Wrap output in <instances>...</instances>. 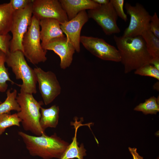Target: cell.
I'll return each instance as SVG.
<instances>
[{
    "mask_svg": "<svg viewBox=\"0 0 159 159\" xmlns=\"http://www.w3.org/2000/svg\"><path fill=\"white\" fill-rule=\"evenodd\" d=\"M113 38L120 55V62L124 67L125 73L150 64L152 57L141 36L125 37L114 35Z\"/></svg>",
    "mask_w": 159,
    "mask_h": 159,
    "instance_id": "1",
    "label": "cell"
},
{
    "mask_svg": "<svg viewBox=\"0 0 159 159\" xmlns=\"http://www.w3.org/2000/svg\"><path fill=\"white\" fill-rule=\"evenodd\" d=\"M18 134L31 155L43 159H60L69 144L58 136L56 133L50 136L46 134L36 136L20 131Z\"/></svg>",
    "mask_w": 159,
    "mask_h": 159,
    "instance_id": "2",
    "label": "cell"
},
{
    "mask_svg": "<svg viewBox=\"0 0 159 159\" xmlns=\"http://www.w3.org/2000/svg\"><path fill=\"white\" fill-rule=\"evenodd\" d=\"M20 111L16 113L21 120V123L24 130L29 131L36 136L46 134L40 125L41 116L40 108L44 103L37 101L32 94L20 91L16 97Z\"/></svg>",
    "mask_w": 159,
    "mask_h": 159,
    "instance_id": "3",
    "label": "cell"
},
{
    "mask_svg": "<svg viewBox=\"0 0 159 159\" xmlns=\"http://www.w3.org/2000/svg\"><path fill=\"white\" fill-rule=\"evenodd\" d=\"M5 62L11 68L16 79L22 80L21 84H16L20 87V91L32 94H36V74L34 69L27 63L23 52L19 50L9 52L6 54Z\"/></svg>",
    "mask_w": 159,
    "mask_h": 159,
    "instance_id": "4",
    "label": "cell"
},
{
    "mask_svg": "<svg viewBox=\"0 0 159 159\" xmlns=\"http://www.w3.org/2000/svg\"><path fill=\"white\" fill-rule=\"evenodd\" d=\"M39 21L32 16L31 22L23 38V53L32 64H37L47 60V51L44 49L40 43Z\"/></svg>",
    "mask_w": 159,
    "mask_h": 159,
    "instance_id": "5",
    "label": "cell"
},
{
    "mask_svg": "<svg viewBox=\"0 0 159 159\" xmlns=\"http://www.w3.org/2000/svg\"><path fill=\"white\" fill-rule=\"evenodd\" d=\"M32 2L24 9L14 11L10 31L12 37L10 52L19 50L23 53L22 42L23 37L30 25L32 15Z\"/></svg>",
    "mask_w": 159,
    "mask_h": 159,
    "instance_id": "6",
    "label": "cell"
},
{
    "mask_svg": "<svg viewBox=\"0 0 159 159\" xmlns=\"http://www.w3.org/2000/svg\"><path fill=\"white\" fill-rule=\"evenodd\" d=\"M125 8L127 13L130 16V21L122 36L134 37L141 36L144 32L149 29L152 16L143 6L138 3L132 6L126 3Z\"/></svg>",
    "mask_w": 159,
    "mask_h": 159,
    "instance_id": "7",
    "label": "cell"
},
{
    "mask_svg": "<svg viewBox=\"0 0 159 159\" xmlns=\"http://www.w3.org/2000/svg\"><path fill=\"white\" fill-rule=\"evenodd\" d=\"M34 69L44 103L46 105H49L60 94L61 91L60 84L53 72H46L38 67Z\"/></svg>",
    "mask_w": 159,
    "mask_h": 159,
    "instance_id": "8",
    "label": "cell"
},
{
    "mask_svg": "<svg viewBox=\"0 0 159 159\" xmlns=\"http://www.w3.org/2000/svg\"><path fill=\"white\" fill-rule=\"evenodd\" d=\"M80 42L92 54L102 60L116 62L121 61L117 49L102 39L82 36H81Z\"/></svg>",
    "mask_w": 159,
    "mask_h": 159,
    "instance_id": "9",
    "label": "cell"
},
{
    "mask_svg": "<svg viewBox=\"0 0 159 159\" xmlns=\"http://www.w3.org/2000/svg\"><path fill=\"white\" fill-rule=\"evenodd\" d=\"M87 14L89 18L94 19L105 34L110 35L120 32L117 24L118 16L110 1L106 4L89 10Z\"/></svg>",
    "mask_w": 159,
    "mask_h": 159,
    "instance_id": "10",
    "label": "cell"
},
{
    "mask_svg": "<svg viewBox=\"0 0 159 159\" xmlns=\"http://www.w3.org/2000/svg\"><path fill=\"white\" fill-rule=\"evenodd\" d=\"M32 15L40 21L53 19L60 23L68 20L67 15L58 0H32Z\"/></svg>",
    "mask_w": 159,
    "mask_h": 159,
    "instance_id": "11",
    "label": "cell"
},
{
    "mask_svg": "<svg viewBox=\"0 0 159 159\" xmlns=\"http://www.w3.org/2000/svg\"><path fill=\"white\" fill-rule=\"evenodd\" d=\"M89 17L86 10L82 11L72 19L60 23V27L67 39L74 47L75 51L80 50V34L82 29Z\"/></svg>",
    "mask_w": 159,
    "mask_h": 159,
    "instance_id": "12",
    "label": "cell"
},
{
    "mask_svg": "<svg viewBox=\"0 0 159 159\" xmlns=\"http://www.w3.org/2000/svg\"><path fill=\"white\" fill-rule=\"evenodd\" d=\"M45 50H52L59 56L60 59V66L65 69L71 65L75 50L66 37L53 39L42 47Z\"/></svg>",
    "mask_w": 159,
    "mask_h": 159,
    "instance_id": "13",
    "label": "cell"
},
{
    "mask_svg": "<svg viewBox=\"0 0 159 159\" xmlns=\"http://www.w3.org/2000/svg\"><path fill=\"white\" fill-rule=\"evenodd\" d=\"M41 44L43 47L52 39L65 37L60 27V22L53 19H45L39 21Z\"/></svg>",
    "mask_w": 159,
    "mask_h": 159,
    "instance_id": "14",
    "label": "cell"
},
{
    "mask_svg": "<svg viewBox=\"0 0 159 159\" xmlns=\"http://www.w3.org/2000/svg\"><path fill=\"white\" fill-rule=\"evenodd\" d=\"M69 20L80 12L87 9H96L101 5L93 0H59Z\"/></svg>",
    "mask_w": 159,
    "mask_h": 159,
    "instance_id": "15",
    "label": "cell"
},
{
    "mask_svg": "<svg viewBox=\"0 0 159 159\" xmlns=\"http://www.w3.org/2000/svg\"><path fill=\"white\" fill-rule=\"evenodd\" d=\"M74 122H72L71 125H73L75 129L74 137L72 138V141L69 145L64 152L60 159H72L76 158L77 159H83L84 157L86 155V150L83 143L79 146L77 141V135L78 128L80 127L87 125L90 127V123L83 124L81 121H78L77 118H75Z\"/></svg>",
    "mask_w": 159,
    "mask_h": 159,
    "instance_id": "16",
    "label": "cell"
},
{
    "mask_svg": "<svg viewBox=\"0 0 159 159\" xmlns=\"http://www.w3.org/2000/svg\"><path fill=\"white\" fill-rule=\"evenodd\" d=\"M59 108L54 105L48 108L42 107L40 108L41 116L39 124L42 129L45 131L48 127L55 128L58 125Z\"/></svg>",
    "mask_w": 159,
    "mask_h": 159,
    "instance_id": "17",
    "label": "cell"
},
{
    "mask_svg": "<svg viewBox=\"0 0 159 159\" xmlns=\"http://www.w3.org/2000/svg\"><path fill=\"white\" fill-rule=\"evenodd\" d=\"M14 13L9 2L0 4V34L6 35L10 31Z\"/></svg>",
    "mask_w": 159,
    "mask_h": 159,
    "instance_id": "18",
    "label": "cell"
},
{
    "mask_svg": "<svg viewBox=\"0 0 159 159\" xmlns=\"http://www.w3.org/2000/svg\"><path fill=\"white\" fill-rule=\"evenodd\" d=\"M7 97L3 102L0 104V115L4 114H10L11 111H20V107L16 100L17 92L16 89L11 92L10 90L6 92Z\"/></svg>",
    "mask_w": 159,
    "mask_h": 159,
    "instance_id": "19",
    "label": "cell"
},
{
    "mask_svg": "<svg viewBox=\"0 0 159 159\" xmlns=\"http://www.w3.org/2000/svg\"><path fill=\"white\" fill-rule=\"evenodd\" d=\"M144 40L147 49L152 58L159 57V38L149 29L141 36Z\"/></svg>",
    "mask_w": 159,
    "mask_h": 159,
    "instance_id": "20",
    "label": "cell"
},
{
    "mask_svg": "<svg viewBox=\"0 0 159 159\" xmlns=\"http://www.w3.org/2000/svg\"><path fill=\"white\" fill-rule=\"evenodd\" d=\"M159 96L157 98L153 96L136 106L134 110L142 112L145 115L156 114L159 111Z\"/></svg>",
    "mask_w": 159,
    "mask_h": 159,
    "instance_id": "21",
    "label": "cell"
},
{
    "mask_svg": "<svg viewBox=\"0 0 159 159\" xmlns=\"http://www.w3.org/2000/svg\"><path fill=\"white\" fill-rule=\"evenodd\" d=\"M5 57L6 54L0 50V92H5L7 89V81L15 84L10 78L8 69L5 66Z\"/></svg>",
    "mask_w": 159,
    "mask_h": 159,
    "instance_id": "22",
    "label": "cell"
},
{
    "mask_svg": "<svg viewBox=\"0 0 159 159\" xmlns=\"http://www.w3.org/2000/svg\"><path fill=\"white\" fill-rule=\"evenodd\" d=\"M21 121L16 113L0 115V135H2L8 127L13 126L19 127Z\"/></svg>",
    "mask_w": 159,
    "mask_h": 159,
    "instance_id": "23",
    "label": "cell"
},
{
    "mask_svg": "<svg viewBox=\"0 0 159 159\" xmlns=\"http://www.w3.org/2000/svg\"><path fill=\"white\" fill-rule=\"evenodd\" d=\"M135 74L154 78L159 80V70L150 64L145 65L135 70Z\"/></svg>",
    "mask_w": 159,
    "mask_h": 159,
    "instance_id": "24",
    "label": "cell"
},
{
    "mask_svg": "<svg viewBox=\"0 0 159 159\" xmlns=\"http://www.w3.org/2000/svg\"><path fill=\"white\" fill-rule=\"evenodd\" d=\"M110 2L112 5L118 16L120 17L125 21H126L127 20V16L124 12L123 9L124 1L110 0Z\"/></svg>",
    "mask_w": 159,
    "mask_h": 159,
    "instance_id": "25",
    "label": "cell"
},
{
    "mask_svg": "<svg viewBox=\"0 0 159 159\" xmlns=\"http://www.w3.org/2000/svg\"><path fill=\"white\" fill-rule=\"evenodd\" d=\"M12 37L9 34H0V50L5 54L10 52V41Z\"/></svg>",
    "mask_w": 159,
    "mask_h": 159,
    "instance_id": "26",
    "label": "cell"
},
{
    "mask_svg": "<svg viewBox=\"0 0 159 159\" xmlns=\"http://www.w3.org/2000/svg\"><path fill=\"white\" fill-rule=\"evenodd\" d=\"M149 29L155 36L159 38V19L156 12L151 16Z\"/></svg>",
    "mask_w": 159,
    "mask_h": 159,
    "instance_id": "27",
    "label": "cell"
},
{
    "mask_svg": "<svg viewBox=\"0 0 159 159\" xmlns=\"http://www.w3.org/2000/svg\"><path fill=\"white\" fill-rule=\"evenodd\" d=\"M32 0H11L9 2L14 11L25 8Z\"/></svg>",
    "mask_w": 159,
    "mask_h": 159,
    "instance_id": "28",
    "label": "cell"
},
{
    "mask_svg": "<svg viewBox=\"0 0 159 159\" xmlns=\"http://www.w3.org/2000/svg\"><path fill=\"white\" fill-rule=\"evenodd\" d=\"M128 149L132 156L133 159H143V157L139 155L138 153L136 148L129 147Z\"/></svg>",
    "mask_w": 159,
    "mask_h": 159,
    "instance_id": "29",
    "label": "cell"
},
{
    "mask_svg": "<svg viewBox=\"0 0 159 159\" xmlns=\"http://www.w3.org/2000/svg\"><path fill=\"white\" fill-rule=\"evenodd\" d=\"M150 64L159 70V57L152 58Z\"/></svg>",
    "mask_w": 159,
    "mask_h": 159,
    "instance_id": "30",
    "label": "cell"
},
{
    "mask_svg": "<svg viewBox=\"0 0 159 159\" xmlns=\"http://www.w3.org/2000/svg\"><path fill=\"white\" fill-rule=\"evenodd\" d=\"M93 1L100 5L106 4L109 3L110 1L109 0H93Z\"/></svg>",
    "mask_w": 159,
    "mask_h": 159,
    "instance_id": "31",
    "label": "cell"
},
{
    "mask_svg": "<svg viewBox=\"0 0 159 159\" xmlns=\"http://www.w3.org/2000/svg\"><path fill=\"white\" fill-rule=\"evenodd\" d=\"M153 89L156 90L158 91H159V81L156 82L153 85Z\"/></svg>",
    "mask_w": 159,
    "mask_h": 159,
    "instance_id": "32",
    "label": "cell"
},
{
    "mask_svg": "<svg viewBox=\"0 0 159 159\" xmlns=\"http://www.w3.org/2000/svg\"><path fill=\"white\" fill-rule=\"evenodd\" d=\"M2 103V102L0 100V104Z\"/></svg>",
    "mask_w": 159,
    "mask_h": 159,
    "instance_id": "33",
    "label": "cell"
}]
</instances>
